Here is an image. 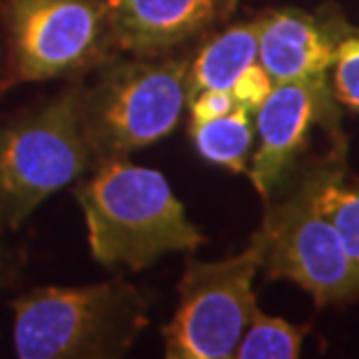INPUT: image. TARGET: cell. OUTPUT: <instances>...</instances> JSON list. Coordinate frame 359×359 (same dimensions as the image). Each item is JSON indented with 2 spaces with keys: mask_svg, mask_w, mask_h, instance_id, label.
Returning <instances> with one entry per match:
<instances>
[{
  "mask_svg": "<svg viewBox=\"0 0 359 359\" xmlns=\"http://www.w3.org/2000/svg\"><path fill=\"white\" fill-rule=\"evenodd\" d=\"M21 359L119 357L147 325V301L121 278L82 287H40L12 301Z\"/></svg>",
  "mask_w": 359,
  "mask_h": 359,
  "instance_id": "obj_2",
  "label": "cell"
},
{
  "mask_svg": "<svg viewBox=\"0 0 359 359\" xmlns=\"http://www.w3.org/2000/svg\"><path fill=\"white\" fill-rule=\"evenodd\" d=\"M318 201L339 236L350 266L359 278V180L348 177L346 154L327 173Z\"/></svg>",
  "mask_w": 359,
  "mask_h": 359,
  "instance_id": "obj_13",
  "label": "cell"
},
{
  "mask_svg": "<svg viewBox=\"0 0 359 359\" xmlns=\"http://www.w3.org/2000/svg\"><path fill=\"white\" fill-rule=\"evenodd\" d=\"M0 24L17 82L82 73L114 49L107 0H5Z\"/></svg>",
  "mask_w": 359,
  "mask_h": 359,
  "instance_id": "obj_7",
  "label": "cell"
},
{
  "mask_svg": "<svg viewBox=\"0 0 359 359\" xmlns=\"http://www.w3.org/2000/svg\"><path fill=\"white\" fill-rule=\"evenodd\" d=\"M17 82L14 80V73H12V66H10V56H7V45L0 35V96Z\"/></svg>",
  "mask_w": 359,
  "mask_h": 359,
  "instance_id": "obj_18",
  "label": "cell"
},
{
  "mask_svg": "<svg viewBox=\"0 0 359 359\" xmlns=\"http://www.w3.org/2000/svg\"><path fill=\"white\" fill-rule=\"evenodd\" d=\"M187 59L126 61L107 68L82 93V128L98 163L124 159L175 131L187 93Z\"/></svg>",
  "mask_w": 359,
  "mask_h": 359,
  "instance_id": "obj_4",
  "label": "cell"
},
{
  "mask_svg": "<svg viewBox=\"0 0 359 359\" xmlns=\"http://www.w3.org/2000/svg\"><path fill=\"white\" fill-rule=\"evenodd\" d=\"M236 107V100L229 89H205L198 91L196 96L189 98L191 110V124H201V121H210L217 117H224Z\"/></svg>",
  "mask_w": 359,
  "mask_h": 359,
  "instance_id": "obj_17",
  "label": "cell"
},
{
  "mask_svg": "<svg viewBox=\"0 0 359 359\" xmlns=\"http://www.w3.org/2000/svg\"><path fill=\"white\" fill-rule=\"evenodd\" d=\"M238 0H107L112 47L152 59L203 38L231 17Z\"/></svg>",
  "mask_w": 359,
  "mask_h": 359,
  "instance_id": "obj_9",
  "label": "cell"
},
{
  "mask_svg": "<svg viewBox=\"0 0 359 359\" xmlns=\"http://www.w3.org/2000/svg\"><path fill=\"white\" fill-rule=\"evenodd\" d=\"M271 89H273L271 75L264 70L259 61H255L236 77L229 91H231V96L236 100V107H243V110H248L252 114V112H257V107L266 100Z\"/></svg>",
  "mask_w": 359,
  "mask_h": 359,
  "instance_id": "obj_16",
  "label": "cell"
},
{
  "mask_svg": "<svg viewBox=\"0 0 359 359\" xmlns=\"http://www.w3.org/2000/svg\"><path fill=\"white\" fill-rule=\"evenodd\" d=\"M343 154L346 138L336 128L327 154L306 166L283 198L266 201L262 226L255 233L266 276L297 283L318 308L359 299V278L318 201L327 173Z\"/></svg>",
  "mask_w": 359,
  "mask_h": 359,
  "instance_id": "obj_3",
  "label": "cell"
},
{
  "mask_svg": "<svg viewBox=\"0 0 359 359\" xmlns=\"http://www.w3.org/2000/svg\"><path fill=\"white\" fill-rule=\"evenodd\" d=\"M257 26V61L273 84L327 80L341 40L357 33L341 14L322 19L290 7L259 14Z\"/></svg>",
  "mask_w": 359,
  "mask_h": 359,
  "instance_id": "obj_10",
  "label": "cell"
},
{
  "mask_svg": "<svg viewBox=\"0 0 359 359\" xmlns=\"http://www.w3.org/2000/svg\"><path fill=\"white\" fill-rule=\"evenodd\" d=\"M87 222L91 257L103 266L142 271L168 252H194L208 241L159 170L126 163H100L77 187Z\"/></svg>",
  "mask_w": 359,
  "mask_h": 359,
  "instance_id": "obj_1",
  "label": "cell"
},
{
  "mask_svg": "<svg viewBox=\"0 0 359 359\" xmlns=\"http://www.w3.org/2000/svg\"><path fill=\"white\" fill-rule=\"evenodd\" d=\"M262 269V245L252 236L241 255L219 262L187 259L180 280V304L163 327L168 359L233 357L243 332L257 311L255 276Z\"/></svg>",
  "mask_w": 359,
  "mask_h": 359,
  "instance_id": "obj_6",
  "label": "cell"
},
{
  "mask_svg": "<svg viewBox=\"0 0 359 359\" xmlns=\"http://www.w3.org/2000/svg\"><path fill=\"white\" fill-rule=\"evenodd\" d=\"M257 19L229 26L201 47L189 63L187 93L196 96L205 89H231L233 80L257 61Z\"/></svg>",
  "mask_w": 359,
  "mask_h": 359,
  "instance_id": "obj_11",
  "label": "cell"
},
{
  "mask_svg": "<svg viewBox=\"0 0 359 359\" xmlns=\"http://www.w3.org/2000/svg\"><path fill=\"white\" fill-rule=\"evenodd\" d=\"M0 219H3V217H0Z\"/></svg>",
  "mask_w": 359,
  "mask_h": 359,
  "instance_id": "obj_19",
  "label": "cell"
},
{
  "mask_svg": "<svg viewBox=\"0 0 359 359\" xmlns=\"http://www.w3.org/2000/svg\"><path fill=\"white\" fill-rule=\"evenodd\" d=\"M308 327H297L283 318H273L255 311L248 329L243 332L233 357L238 359H294L301 355V346Z\"/></svg>",
  "mask_w": 359,
  "mask_h": 359,
  "instance_id": "obj_14",
  "label": "cell"
},
{
  "mask_svg": "<svg viewBox=\"0 0 359 359\" xmlns=\"http://www.w3.org/2000/svg\"><path fill=\"white\" fill-rule=\"evenodd\" d=\"M318 121L329 128L339 126V110L327 80L273 84L266 100L257 107L255 128L259 147L248 166V175L264 201L283 182Z\"/></svg>",
  "mask_w": 359,
  "mask_h": 359,
  "instance_id": "obj_8",
  "label": "cell"
},
{
  "mask_svg": "<svg viewBox=\"0 0 359 359\" xmlns=\"http://www.w3.org/2000/svg\"><path fill=\"white\" fill-rule=\"evenodd\" d=\"M82 93L84 84L75 82L42 110L0 128V217L10 226L87 170Z\"/></svg>",
  "mask_w": 359,
  "mask_h": 359,
  "instance_id": "obj_5",
  "label": "cell"
},
{
  "mask_svg": "<svg viewBox=\"0 0 359 359\" xmlns=\"http://www.w3.org/2000/svg\"><path fill=\"white\" fill-rule=\"evenodd\" d=\"M189 135L203 161L233 173H248V154L255 138V124L248 110L233 107L224 117L191 124Z\"/></svg>",
  "mask_w": 359,
  "mask_h": 359,
  "instance_id": "obj_12",
  "label": "cell"
},
{
  "mask_svg": "<svg viewBox=\"0 0 359 359\" xmlns=\"http://www.w3.org/2000/svg\"><path fill=\"white\" fill-rule=\"evenodd\" d=\"M332 93L339 103L359 112V33L341 40L332 66Z\"/></svg>",
  "mask_w": 359,
  "mask_h": 359,
  "instance_id": "obj_15",
  "label": "cell"
}]
</instances>
